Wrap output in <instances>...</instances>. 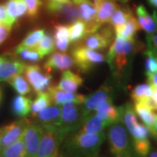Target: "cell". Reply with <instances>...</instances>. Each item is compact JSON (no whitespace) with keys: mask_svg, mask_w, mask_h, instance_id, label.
<instances>
[{"mask_svg":"<svg viewBox=\"0 0 157 157\" xmlns=\"http://www.w3.org/2000/svg\"><path fill=\"white\" fill-rule=\"evenodd\" d=\"M144 49V45L135 38L124 39L115 36L105 56L113 80L118 84H123L128 79L134 58Z\"/></svg>","mask_w":157,"mask_h":157,"instance_id":"obj_1","label":"cell"},{"mask_svg":"<svg viewBox=\"0 0 157 157\" xmlns=\"http://www.w3.org/2000/svg\"><path fill=\"white\" fill-rule=\"evenodd\" d=\"M105 138L104 132L88 134L76 131L63 142L60 157H97Z\"/></svg>","mask_w":157,"mask_h":157,"instance_id":"obj_2","label":"cell"},{"mask_svg":"<svg viewBox=\"0 0 157 157\" xmlns=\"http://www.w3.org/2000/svg\"><path fill=\"white\" fill-rule=\"evenodd\" d=\"M106 137L110 151L113 157H137L131 137L121 121L109 127Z\"/></svg>","mask_w":157,"mask_h":157,"instance_id":"obj_3","label":"cell"},{"mask_svg":"<svg viewBox=\"0 0 157 157\" xmlns=\"http://www.w3.org/2000/svg\"><path fill=\"white\" fill-rule=\"evenodd\" d=\"M43 132L36 157H60L62 143L66 138L61 129L54 125H42Z\"/></svg>","mask_w":157,"mask_h":157,"instance_id":"obj_4","label":"cell"},{"mask_svg":"<svg viewBox=\"0 0 157 157\" xmlns=\"http://www.w3.org/2000/svg\"><path fill=\"white\" fill-rule=\"evenodd\" d=\"M84 119L82 104L68 102L61 105V112L56 127L61 129L67 137L76 132L81 127Z\"/></svg>","mask_w":157,"mask_h":157,"instance_id":"obj_5","label":"cell"},{"mask_svg":"<svg viewBox=\"0 0 157 157\" xmlns=\"http://www.w3.org/2000/svg\"><path fill=\"white\" fill-rule=\"evenodd\" d=\"M74 65L82 73H87L105 61V56L98 51L77 44L72 50Z\"/></svg>","mask_w":157,"mask_h":157,"instance_id":"obj_6","label":"cell"},{"mask_svg":"<svg viewBox=\"0 0 157 157\" xmlns=\"http://www.w3.org/2000/svg\"><path fill=\"white\" fill-rule=\"evenodd\" d=\"M115 33L111 25H103L98 30L87 34L77 44L90 50L98 51L109 48L115 38Z\"/></svg>","mask_w":157,"mask_h":157,"instance_id":"obj_7","label":"cell"},{"mask_svg":"<svg viewBox=\"0 0 157 157\" xmlns=\"http://www.w3.org/2000/svg\"><path fill=\"white\" fill-rule=\"evenodd\" d=\"M113 95H114V88L111 84L105 82L93 93L86 96L85 100L82 103L84 117L95 112L98 107L101 106L105 102L113 101Z\"/></svg>","mask_w":157,"mask_h":157,"instance_id":"obj_8","label":"cell"},{"mask_svg":"<svg viewBox=\"0 0 157 157\" xmlns=\"http://www.w3.org/2000/svg\"><path fill=\"white\" fill-rule=\"evenodd\" d=\"M24 74L27 82L36 94L47 91L52 84L51 74L46 71H44L39 65H26Z\"/></svg>","mask_w":157,"mask_h":157,"instance_id":"obj_9","label":"cell"},{"mask_svg":"<svg viewBox=\"0 0 157 157\" xmlns=\"http://www.w3.org/2000/svg\"><path fill=\"white\" fill-rule=\"evenodd\" d=\"M47 11L64 22L72 23L79 19L78 10L71 1L67 2L49 0L46 5Z\"/></svg>","mask_w":157,"mask_h":157,"instance_id":"obj_10","label":"cell"},{"mask_svg":"<svg viewBox=\"0 0 157 157\" xmlns=\"http://www.w3.org/2000/svg\"><path fill=\"white\" fill-rule=\"evenodd\" d=\"M26 63L11 54L0 56V81L7 82L24 72Z\"/></svg>","mask_w":157,"mask_h":157,"instance_id":"obj_11","label":"cell"},{"mask_svg":"<svg viewBox=\"0 0 157 157\" xmlns=\"http://www.w3.org/2000/svg\"><path fill=\"white\" fill-rule=\"evenodd\" d=\"M43 127L36 121H29L23 132L25 154L28 157H36L41 137L42 135Z\"/></svg>","mask_w":157,"mask_h":157,"instance_id":"obj_12","label":"cell"},{"mask_svg":"<svg viewBox=\"0 0 157 157\" xmlns=\"http://www.w3.org/2000/svg\"><path fill=\"white\" fill-rule=\"evenodd\" d=\"M78 10L79 20L87 25L88 34L98 30L95 25L97 7L95 0H71Z\"/></svg>","mask_w":157,"mask_h":157,"instance_id":"obj_13","label":"cell"},{"mask_svg":"<svg viewBox=\"0 0 157 157\" xmlns=\"http://www.w3.org/2000/svg\"><path fill=\"white\" fill-rule=\"evenodd\" d=\"M29 121L30 119L23 118L2 127V149L15 142L23 134Z\"/></svg>","mask_w":157,"mask_h":157,"instance_id":"obj_14","label":"cell"},{"mask_svg":"<svg viewBox=\"0 0 157 157\" xmlns=\"http://www.w3.org/2000/svg\"><path fill=\"white\" fill-rule=\"evenodd\" d=\"M74 66L71 56L66 52H53L44 63V69L50 73L52 71H65Z\"/></svg>","mask_w":157,"mask_h":157,"instance_id":"obj_15","label":"cell"},{"mask_svg":"<svg viewBox=\"0 0 157 157\" xmlns=\"http://www.w3.org/2000/svg\"><path fill=\"white\" fill-rule=\"evenodd\" d=\"M95 5L97 7L95 25L96 29L109 23L111 15L119 7L117 0H95Z\"/></svg>","mask_w":157,"mask_h":157,"instance_id":"obj_16","label":"cell"},{"mask_svg":"<svg viewBox=\"0 0 157 157\" xmlns=\"http://www.w3.org/2000/svg\"><path fill=\"white\" fill-rule=\"evenodd\" d=\"M136 18L140 29L146 33L147 35H151L157 30V13L154 10L151 15L143 5H139L135 9Z\"/></svg>","mask_w":157,"mask_h":157,"instance_id":"obj_17","label":"cell"},{"mask_svg":"<svg viewBox=\"0 0 157 157\" xmlns=\"http://www.w3.org/2000/svg\"><path fill=\"white\" fill-rule=\"evenodd\" d=\"M47 91L50 94L52 103L58 105H62L68 102L82 104L86 98V96L82 94L64 91L59 89L57 86H50Z\"/></svg>","mask_w":157,"mask_h":157,"instance_id":"obj_18","label":"cell"},{"mask_svg":"<svg viewBox=\"0 0 157 157\" xmlns=\"http://www.w3.org/2000/svg\"><path fill=\"white\" fill-rule=\"evenodd\" d=\"M110 126L111 125L106 121L98 117L95 113H93L84 117L78 132L88 134H98L104 132V129Z\"/></svg>","mask_w":157,"mask_h":157,"instance_id":"obj_19","label":"cell"},{"mask_svg":"<svg viewBox=\"0 0 157 157\" xmlns=\"http://www.w3.org/2000/svg\"><path fill=\"white\" fill-rule=\"evenodd\" d=\"M83 83L84 79L81 76L75 72L67 70L63 71L57 87L68 93H76Z\"/></svg>","mask_w":157,"mask_h":157,"instance_id":"obj_20","label":"cell"},{"mask_svg":"<svg viewBox=\"0 0 157 157\" xmlns=\"http://www.w3.org/2000/svg\"><path fill=\"white\" fill-rule=\"evenodd\" d=\"M61 112V105H51L39 112L34 118L36 122L42 125H54L57 126Z\"/></svg>","mask_w":157,"mask_h":157,"instance_id":"obj_21","label":"cell"},{"mask_svg":"<svg viewBox=\"0 0 157 157\" xmlns=\"http://www.w3.org/2000/svg\"><path fill=\"white\" fill-rule=\"evenodd\" d=\"M94 113L106 121L110 125L121 121V107L116 106L113 101L105 102L98 107Z\"/></svg>","mask_w":157,"mask_h":157,"instance_id":"obj_22","label":"cell"},{"mask_svg":"<svg viewBox=\"0 0 157 157\" xmlns=\"http://www.w3.org/2000/svg\"><path fill=\"white\" fill-rule=\"evenodd\" d=\"M32 100L24 95H16L11 102V112L15 117L23 119L31 113Z\"/></svg>","mask_w":157,"mask_h":157,"instance_id":"obj_23","label":"cell"},{"mask_svg":"<svg viewBox=\"0 0 157 157\" xmlns=\"http://www.w3.org/2000/svg\"><path fill=\"white\" fill-rule=\"evenodd\" d=\"M69 25L60 23L55 26L53 38L56 48L60 52H66L69 48L70 41L68 36Z\"/></svg>","mask_w":157,"mask_h":157,"instance_id":"obj_24","label":"cell"},{"mask_svg":"<svg viewBox=\"0 0 157 157\" xmlns=\"http://www.w3.org/2000/svg\"><path fill=\"white\" fill-rule=\"evenodd\" d=\"M115 36L124 39L135 38V35L140 30V27L134 15L129 18L124 24L113 28Z\"/></svg>","mask_w":157,"mask_h":157,"instance_id":"obj_25","label":"cell"},{"mask_svg":"<svg viewBox=\"0 0 157 157\" xmlns=\"http://www.w3.org/2000/svg\"><path fill=\"white\" fill-rule=\"evenodd\" d=\"M133 109L136 115L140 118L143 124L149 128L154 124L157 120V113L152 111L142 103H134Z\"/></svg>","mask_w":157,"mask_h":157,"instance_id":"obj_26","label":"cell"},{"mask_svg":"<svg viewBox=\"0 0 157 157\" xmlns=\"http://www.w3.org/2000/svg\"><path fill=\"white\" fill-rule=\"evenodd\" d=\"M88 34L87 25L81 20H77L69 25L68 36L70 43L78 44Z\"/></svg>","mask_w":157,"mask_h":157,"instance_id":"obj_27","label":"cell"},{"mask_svg":"<svg viewBox=\"0 0 157 157\" xmlns=\"http://www.w3.org/2000/svg\"><path fill=\"white\" fill-rule=\"evenodd\" d=\"M151 95L152 88L148 83L137 84L130 91V98L133 103H143L151 98Z\"/></svg>","mask_w":157,"mask_h":157,"instance_id":"obj_28","label":"cell"},{"mask_svg":"<svg viewBox=\"0 0 157 157\" xmlns=\"http://www.w3.org/2000/svg\"><path fill=\"white\" fill-rule=\"evenodd\" d=\"M25 153L23 134L17 140L10 146L2 149L0 151L1 157H19Z\"/></svg>","mask_w":157,"mask_h":157,"instance_id":"obj_29","label":"cell"},{"mask_svg":"<svg viewBox=\"0 0 157 157\" xmlns=\"http://www.w3.org/2000/svg\"><path fill=\"white\" fill-rule=\"evenodd\" d=\"M52 103V99L48 91L37 93L36 97L31 103V113L32 117H34L41 111L50 106Z\"/></svg>","mask_w":157,"mask_h":157,"instance_id":"obj_30","label":"cell"},{"mask_svg":"<svg viewBox=\"0 0 157 157\" xmlns=\"http://www.w3.org/2000/svg\"><path fill=\"white\" fill-rule=\"evenodd\" d=\"M132 16H133V13L128 7H119L111 15L109 24L113 29L124 24Z\"/></svg>","mask_w":157,"mask_h":157,"instance_id":"obj_31","label":"cell"},{"mask_svg":"<svg viewBox=\"0 0 157 157\" xmlns=\"http://www.w3.org/2000/svg\"><path fill=\"white\" fill-rule=\"evenodd\" d=\"M15 53L17 57H19L20 60L23 62H29L35 63L42 60L43 57L39 53L36 49H28L23 48L17 46L15 50Z\"/></svg>","mask_w":157,"mask_h":157,"instance_id":"obj_32","label":"cell"},{"mask_svg":"<svg viewBox=\"0 0 157 157\" xmlns=\"http://www.w3.org/2000/svg\"><path fill=\"white\" fill-rule=\"evenodd\" d=\"M44 34V29H36V30L31 31L23 39L18 47L28 49H35Z\"/></svg>","mask_w":157,"mask_h":157,"instance_id":"obj_33","label":"cell"},{"mask_svg":"<svg viewBox=\"0 0 157 157\" xmlns=\"http://www.w3.org/2000/svg\"><path fill=\"white\" fill-rule=\"evenodd\" d=\"M7 82L10 84L11 87L15 90L17 93L21 95H25L30 93L31 92V87L26 78L21 74L16 75L9 79Z\"/></svg>","mask_w":157,"mask_h":157,"instance_id":"obj_34","label":"cell"},{"mask_svg":"<svg viewBox=\"0 0 157 157\" xmlns=\"http://www.w3.org/2000/svg\"><path fill=\"white\" fill-rule=\"evenodd\" d=\"M35 49L43 58L52 53L56 50L53 36L50 34H45Z\"/></svg>","mask_w":157,"mask_h":157,"instance_id":"obj_35","label":"cell"},{"mask_svg":"<svg viewBox=\"0 0 157 157\" xmlns=\"http://www.w3.org/2000/svg\"><path fill=\"white\" fill-rule=\"evenodd\" d=\"M145 57L144 61V68L145 74H154L157 72V56L151 51L148 49H146L143 52Z\"/></svg>","mask_w":157,"mask_h":157,"instance_id":"obj_36","label":"cell"},{"mask_svg":"<svg viewBox=\"0 0 157 157\" xmlns=\"http://www.w3.org/2000/svg\"><path fill=\"white\" fill-rule=\"evenodd\" d=\"M5 7L9 18V25L12 28L13 25L17 20V0H8L6 3Z\"/></svg>","mask_w":157,"mask_h":157,"instance_id":"obj_37","label":"cell"},{"mask_svg":"<svg viewBox=\"0 0 157 157\" xmlns=\"http://www.w3.org/2000/svg\"><path fill=\"white\" fill-rule=\"evenodd\" d=\"M27 7V13L31 18L36 17L42 5V0H24Z\"/></svg>","mask_w":157,"mask_h":157,"instance_id":"obj_38","label":"cell"},{"mask_svg":"<svg viewBox=\"0 0 157 157\" xmlns=\"http://www.w3.org/2000/svg\"><path fill=\"white\" fill-rule=\"evenodd\" d=\"M147 48L157 56V30L151 35L146 36Z\"/></svg>","mask_w":157,"mask_h":157,"instance_id":"obj_39","label":"cell"},{"mask_svg":"<svg viewBox=\"0 0 157 157\" xmlns=\"http://www.w3.org/2000/svg\"><path fill=\"white\" fill-rule=\"evenodd\" d=\"M0 24L6 25L10 27L9 18L8 15H7V10H6L5 6L3 5H0Z\"/></svg>","mask_w":157,"mask_h":157,"instance_id":"obj_40","label":"cell"},{"mask_svg":"<svg viewBox=\"0 0 157 157\" xmlns=\"http://www.w3.org/2000/svg\"><path fill=\"white\" fill-rule=\"evenodd\" d=\"M17 19L24 16L27 13L26 5L23 0H17Z\"/></svg>","mask_w":157,"mask_h":157,"instance_id":"obj_41","label":"cell"},{"mask_svg":"<svg viewBox=\"0 0 157 157\" xmlns=\"http://www.w3.org/2000/svg\"><path fill=\"white\" fill-rule=\"evenodd\" d=\"M10 27L4 24H0V44L8 36L11 30Z\"/></svg>","mask_w":157,"mask_h":157,"instance_id":"obj_42","label":"cell"},{"mask_svg":"<svg viewBox=\"0 0 157 157\" xmlns=\"http://www.w3.org/2000/svg\"><path fill=\"white\" fill-rule=\"evenodd\" d=\"M147 82L152 88H157V72L146 75Z\"/></svg>","mask_w":157,"mask_h":157,"instance_id":"obj_43","label":"cell"},{"mask_svg":"<svg viewBox=\"0 0 157 157\" xmlns=\"http://www.w3.org/2000/svg\"><path fill=\"white\" fill-rule=\"evenodd\" d=\"M148 129L149 132H150V135H151L154 140L157 143V120L152 127H149Z\"/></svg>","mask_w":157,"mask_h":157,"instance_id":"obj_44","label":"cell"},{"mask_svg":"<svg viewBox=\"0 0 157 157\" xmlns=\"http://www.w3.org/2000/svg\"><path fill=\"white\" fill-rule=\"evenodd\" d=\"M152 88V87H151ZM152 99L157 104V88H152Z\"/></svg>","mask_w":157,"mask_h":157,"instance_id":"obj_45","label":"cell"},{"mask_svg":"<svg viewBox=\"0 0 157 157\" xmlns=\"http://www.w3.org/2000/svg\"><path fill=\"white\" fill-rule=\"evenodd\" d=\"M147 1H148L149 5L157 10V0H147Z\"/></svg>","mask_w":157,"mask_h":157,"instance_id":"obj_46","label":"cell"},{"mask_svg":"<svg viewBox=\"0 0 157 157\" xmlns=\"http://www.w3.org/2000/svg\"><path fill=\"white\" fill-rule=\"evenodd\" d=\"M148 157H157V150H156V149H151Z\"/></svg>","mask_w":157,"mask_h":157,"instance_id":"obj_47","label":"cell"},{"mask_svg":"<svg viewBox=\"0 0 157 157\" xmlns=\"http://www.w3.org/2000/svg\"><path fill=\"white\" fill-rule=\"evenodd\" d=\"M2 130L0 128V151H2Z\"/></svg>","mask_w":157,"mask_h":157,"instance_id":"obj_48","label":"cell"},{"mask_svg":"<svg viewBox=\"0 0 157 157\" xmlns=\"http://www.w3.org/2000/svg\"><path fill=\"white\" fill-rule=\"evenodd\" d=\"M52 1L60 2H70L71 1V0H52Z\"/></svg>","mask_w":157,"mask_h":157,"instance_id":"obj_49","label":"cell"},{"mask_svg":"<svg viewBox=\"0 0 157 157\" xmlns=\"http://www.w3.org/2000/svg\"><path fill=\"white\" fill-rule=\"evenodd\" d=\"M117 1H119V2H122V3H126L128 1H129V0H117Z\"/></svg>","mask_w":157,"mask_h":157,"instance_id":"obj_50","label":"cell"},{"mask_svg":"<svg viewBox=\"0 0 157 157\" xmlns=\"http://www.w3.org/2000/svg\"><path fill=\"white\" fill-rule=\"evenodd\" d=\"M0 99H2V91L1 88H0Z\"/></svg>","mask_w":157,"mask_h":157,"instance_id":"obj_51","label":"cell"},{"mask_svg":"<svg viewBox=\"0 0 157 157\" xmlns=\"http://www.w3.org/2000/svg\"><path fill=\"white\" fill-rule=\"evenodd\" d=\"M19 157H28V156H27V155H26V154H25H25H22V155H21V156H19Z\"/></svg>","mask_w":157,"mask_h":157,"instance_id":"obj_52","label":"cell"},{"mask_svg":"<svg viewBox=\"0 0 157 157\" xmlns=\"http://www.w3.org/2000/svg\"><path fill=\"white\" fill-rule=\"evenodd\" d=\"M0 82H1V81H0Z\"/></svg>","mask_w":157,"mask_h":157,"instance_id":"obj_53","label":"cell"},{"mask_svg":"<svg viewBox=\"0 0 157 157\" xmlns=\"http://www.w3.org/2000/svg\"><path fill=\"white\" fill-rule=\"evenodd\" d=\"M0 157H1V156H0Z\"/></svg>","mask_w":157,"mask_h":157,"instance_id":"obj_54","label":"cell"},{"mask_svg":"<svg viewBox=\"0 0 157 157\" xmlns=\"http://www.w3.org/2000/svg\"><path fill=\"white\" fill-rule=\"evenodd\" d=\"M97 157H98V156H97Z\"/></svg>","mask_w":157,"mask_h":157,"instance_id":"obj_55","label":"cell"}]
</instances>
